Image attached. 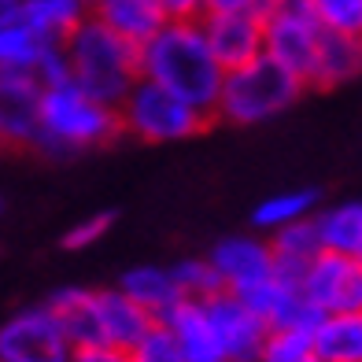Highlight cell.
Returning a JSON list of instances; mask_svg holds the SVG:
<instances>
[{"label":"cell","instance_id":"1","mask_svg":"<svg viewBox=\"0 0 362 362\" xmlns=\"http://www.w3.org/2000/svg\"><path fill=\"white\" fill-rule=\"evenodd\" d=\"M226 74L229 71L218 63L200 23H167L152 41L141 45V78L170 89L207 119L218 111Z\"/></svg>","mask_w":362,"mask_h":362},{"label":"cell","instance_id":"2","mask_svg":"<svg viewBox=\"0 0 362 362\" xmlns=\"http://www.w3.org/2000/svg\"><path fill=\"white\" fill-rule=\"evenodd\" d=\"M63 52L71 59L74 86L111 107H122V100L141 81V45L119 37L115 30H107L96 19L81 23L63 41Z\"/></svg>","mask_w":362,"mask_h":362},{"label":"cell","instance_id":"3","mask_svg":"<svg viewBox=\"0 0 362 362\" xmlns=\"http://www.w3.org/2000/svg\"><path fill=\"white\" fill-rule=\"evenodd\" d=\"M41 126H45V152L71 156L81 148L107 144L122 134V115L104 100L78 89L74 81H63L41 93Z\"/></svg>","mask_w":362,"mask_h":362},{"label":"cell","instance_id":"4","mask_svg":"<svg viewBox=\"0 0 362 362\" xmlns=\"http://www.w3.org/2000/svg\"><path fill=\"white\" fill-rule=\"evenodd\" d=\"M307 89L303 78H296L288 67H281L277 59L262 56L248 67H237L226 74V89L215 119L233 122V126H259L277 119L285 107L296 104V96Z\"/></svg>","mask_w":362,"mask_h":362},{"label":"cell","instance_id":"5","mask_svg":"<svg viewBox=\"0 0 362 362\" xmlns=\"http://www.w3.org/2000/svg\"><path fill=\"white\" fill-rule=\"evenodd\" d=\"M122 134H134L148 144H167V141H189L207 126V115L185 104L170 89L156 86V81L141 78L134 93L122 100Z\"/></svg>","mask_w":362,"mask_h":362},{"label":"cell","instance_id":"6","mask_svg":"<svg viewBox=\"0 0 362 362\" xmlns=\"http://www.w3.org/2000/svg\"><path fill=\"white\" fill-rule=\"evenodd\" d=\"M262 26H267V56L310 86V71H315L318 45L325 34L315 4L310 0H274Z\"/></svg>","mask_w":362,"mask_h":362},{"label":"cell","instance_id":"7","mask_svg":"<svg viewBox=\"0 0 362 362\" xmlns=\"http://www.w3.org/2000/svg\"><path fill=\"white\" fill-rule=\"evenodd\" d=\"M74 351L48 303L15 310L0 325V362H74Z\"/></svg>","mask_w":362,"mask_h":362},{"label":"cell","instance_id":"8","mask_svg":"<svg viewBox=\"0 0 362 362\" xmlns=\"http://www.w3.org/2000/svg\"><path fill=\"white\" fill-rule=\"evenodd\" d=\"M303 292L322 315H362V259L322 252L307 267Z\"/></svg>","mask_w":362,"mask_h":362},{"label":"cell","instance_id":"9","mask_svg":"<svg viewBox=\"0 0 362 362\" xmlns=\"http://www.w3.org/2000/svg\"><path fill=\"white\" fill-rule=\"evenodd\" d=\"M215 262V270L222 277L226 292L233 296H248L255 288H262L267 281L277 277V259H274V244L270 237H248V233H233L222 237L207 255Z\"/></svg>","mask_w":362,"mask_h":362},{"label":"cell","instance_id":"10","mask_svg":"<svg viewBox=\"0 0 362 362\" xmlns=\"http://www.w3.org/2000/svg\"><path fill=\"white\" fill-rule=\"evenodd\" d=\"M204 34L215 48V56L226 71L248 67V63L267 56V26L262 15H248V11H207L204 19Z\"/></svg>","mask_w":362,"mask_h":362},{"label":"cell","instance_id":"11","mask_svg":"<svg viewBox=\"0 0 362 362\" xmlns=\"http://www.w3.org/2000/svg\"><path fill=\"white\" fill-rule=\"evenodd\" d=\"M204 307H207L211 325H215V333H218L229 358H259L262 344H267V337H270L267 318H259L255 310L233 292L211 296V300H204Z\"/></svg>","mask_w":362,"mask_h":362},{"label":"cell","instance_id":"12","mask_svg":"<svg viewBox=\"0 0 362 362\" xmlns=\"http://www.w3.org/2000/svg\"><path fill=\"white\" fill-rule=\"evenodd\" d=\"M163 325H170V333L177 337L185 362H229L215 325H211L204 300H181L170 315L163 318Z\"/></svg>","mask_w":362,"mask_h":362},{"label":"cell","instance_id":"13","mask_svg":"<svg viewBox=\"0 0 362 362\" xmlns=\"http://www.w3.org/2000/svg\"><path fill=\"white\" fill-rule=\"evenodd\" d=\"M89 11L96 23H104L107 30L134 45L152 41L170 23L163 11V0H89Z\"/></svg>","mask_w":362,"mask_h":362},{"label":"cell","instance_id":"14","mask_svg":"<svg viewBox=\"0 0 362 362\" xmlns=\"http://www.w3.org/2000/svg\"><path fill=\"white\" fill-rule=\"evenodd\" d=\"M56 310L63 333L71 337L74 348H93L104 344V325H100V292L96 288H59L45 300Z\"/></svg>","mask_w":362,"mask_h":362},{"label":"cell","instance_id":"15","mask_svg":"<svg viewBox=\"0 0 362 362\" xmlns=\"http://www.w3.org/2000/svg\"><path fill=\"white\" fill-rule=\"evenodd\" d=\"M63 48V41H52L30 30L26 23H0V71H19L34 74L41 81V71L48 67V59Z\"/></svg>","mask_w":362,"mask_h":362},{"label":"cell","instance_id":"16","mask_svg":"<svg viewBox=\"0 0 362 362\" xmlns=\"http://www.w3.org/2000/svg\"><path fill=\"white\" fill-rule=\"evenodd\" d=\"M119 288H122L134 303H141L156 322H163L181 300H185V292H181L174 270H170V267H152V262H144V267H129V270L122 274Z\"/></svg>","mask_w":362,"mask_h":362},{"label":"cell","instance_id":"17","mask_svg":"<svg viewBox=\"0 0 362 362\" xmlns=\"http://www.w3.org/2000/svg\"><path fill=\"white\" fill-rule=\"evenodd\" d=\"M100 325H104V344L134 351L152 333L156 318L141 303L129 300L122 288H100Z\"/></svg>","mask_w":362,"mask_h":362},{"label":"cell","instance_id":"18","mask_svg":"<svg viewBox=\"0 0 362 362\" xmlns=\"http://www.w3.org/2000/svg\"><path fill=\"white\" fill-rule=\"evenodd\" d=\"M358 71H362V37L325 30L322 45H318L315 71H310V86L315 89H337L344 81H351Z\"/></svg>","mask_w":362,"mask_h":362},{"label":"cell","instance_id":"19","mask_svg":"<svg viewBox=\"0 0 362 362\" xmlns=\"http://www.w3.org/2000/svg\"><path fill=\"white\" fill-rule=\"evenodd\" d=\"M270 244H274V259H277V277L288 281V285H303L307 267L322 255V240H318L315 218L296 222V226L281 229V233H274Z\"/></svg>","mask_w":362,"mask_h":362},{"label":"cell","instance_id":"20","mask_svg":"<svg viewBox=\"0 0 362 362\" xmlns=\"http://www.w3.org/2000/svg\"><path fill=\"white\" fill-rule=\"evenodd\" d=\"M86 19H93L89 0H23L15 15V23H26L52 41H67Z\"/></svg>","mask_w":362,"mask_h":362},{"label":"cell","instance_id":"21","mask_svg":"<svg viewBox=\"0 0 362 362\" xmlns=\"http://www.w3.org/2000/svg\"><path fill=\"white\" fill-rule=\"evenodd\" d=\"M315 229H318L322 252L362 255V200H344V204L318 207Z\"/></svg>","mask_w":362,"mask_h":362},{"label":"cell","instance_id":"22","mask_svg":"<svg viewBox=\"0 0 362 362\" xmlns=\"http://www.w3.org/2000/svg\"><path fill=\"white\" fill-rule=\"evenodd\" d=\"M318 215V192L315 189H292V192H277L267 196L255 211H252V226L259 233H281V229L296 226V222H307Z\"/></svg>","mask_w":362,"mask_h":362},{"label":"cell","instance_id":"23","mask_svg":"<svg viewBox=\"0 0 362 362\" xmlns=\"http://www.w3.org/2000/svg\"><path fill=\"white\" fill-rule=\"evenodd\" d=\"M322 362H362V315H325L315 329Z\"/></svg>","mask_w":362,"mask_h":362},{"label":"cell","instance_id":"24","mask_svg":"<svg viewBox=\"0 0 362 362\" xmlns=\"http://www.w3.org/2000/svg\"><path fill=\"white\" fill-rule=\"evenodd\" d=\"M170 270L177 277L181 292H185V300H211V296L226 292V285H222V277H218L211 259H181Z\"/></svg>","mask_w":362,"mask_h":362},{"label":"cell","instance_id":"25","mask_svg":"<svg viewBox=\"0 0 362 362\" xmlns=\"http://www.w3.org/2000/svg\"><path fill=\"white\" fill-rule=\"evenodd\" d=\"M315 358V333L307 329H270L259 362H307Z\"/></svg>","mask_w":362,"mask_h":362},{"label":"cell","instance_id":"26","mask_svg":"<svg viewBox=\"0 0 362 362\" xmlns=\"http://www.w3.org/2000/svg\"><path fill=\"white\" fill-rule=\"evenodd\" d=\"M322 30L362 37V0H310Z\"/></svg>","mask_w":362,"mask_h":362},{"label":"cell","instance_id":"27","mask_svg":"<svg viewBox=\"0 0 362 362\" xmlns=\"http://www.w3.org/2000/svg\"><path fill=\"white\" fill-rule=\"evenodd\" d=\"M129 358H134V362H185L177 337L170 333V325H163V322L152 325V333H148L137 348L129 351Z\"/></svg>","mask_w":362,"mask_h":362},{"label":"cell","instance_id":"28","mask_svg":"<svg viewBox=\"0 0 362 362\" xmlns=\"http://www.w3.org/2000/svg\"><path fill=\"white\" fill-rule=\"evenodd\" d=\"M111 222H115L111 211H104V215H89V218H81L78 226H71V233L63 237V248H71V252L89 248V244H96V240H100V237L107 233Z\"/></svg>","mask_w":362,"mask_h":362},{"label":"cell","instance_id":"29","mask_svg":"<svg viewBox=\"0 0 362 362\" xmlns=\"http://www.w3.org/2000/svg\"><path fill=\"white\" fill-rule=\"evenodd\" d=\"M163 11L170 23H200L211 11V0H163Z\"/></svg>","mask_w":362,"mask_h":362},{"label":"cell","instance_id":"30","mask_svg":"<svg viewBox=\"0 0 362 362\" xmlns=\"http://www.w3.org/2000/svg\"><path fill=\"white\" fill-rule=\"evenodd\" d=\"M74 362H134L126 348H115V344H93V348H78Z\"/></svg>","mask_w":362,"mask_h":362},{"label":"cell","instance_id":"31","mask_svg":"<svg viewBox=\"0 0 362 362\" xmlns=\"http://www.w3.org/2000/svg\"><path fill=\"white\" fill-rule=\"evenodd\" d=\"M274 8V0H211V11H248V15H262Z\"/></svg>","mask_w":362,"mask_h":362},{"label":"cell","instance_id":"32","mask_svg":"<svg viewBox=\"0 0 362 362\" xmlns=\"http://www.w3.org/2000/svg\"><path fill=\"white\" fill-rule=\"evenodd\" d=\"M229 362H259V358H229Z\"/></svg>","mask_w":362,"mask_h":362},{"label":"cell","instance_id":"33","mask_svg":"<svg viewBox=\"0 0 362 362\" xmlns=\"http://www.w3.org/2000/svg\"><path fill=\"white\" fill-rule=\"evenodd\" d=\"M307 362H322V358H318V355H315V358H307Z\"/></svg>","mask_w":362,"mask_h":362},{"label":"cell","instance_id":"34","mask_svg":"<svg viewBox=\"0 0 362 362\" xmlns=\"http://www.w3.org/2000/svg\"><path fill=\"white\" fill-rule=\"evenodd\" d=\"M358 259H362V255H358Z\"/></svg>","mask_w":362,"mask_h":362}]
</instances>
